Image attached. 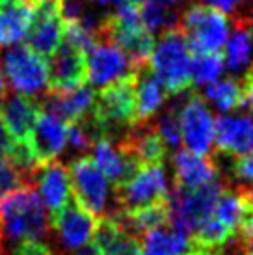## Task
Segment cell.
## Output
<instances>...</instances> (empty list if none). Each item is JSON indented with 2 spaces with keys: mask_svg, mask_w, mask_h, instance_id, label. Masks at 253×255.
Wrapping results in <instances>:
<instances>
[{
  "mask_svg": "<svg viewBox=\"0 0 253 255\" xmlns=\"http://www.w3.org/2000/svg\"><path fill=\"white\" fill-rule=\"evenodd\" d=\"M0 199H2V196H0Z\"/></svg>",
  "mask_w": 253,
  "mask_h": 255,
  "instance_id": "obj_43",
  "label": "cell"
},
{
  "mask_svg": "<svg viewBox=\"0 0 253 255\" xmlns=\"http://www.w3.org/2000/svg\"><path fill=\"white\" fill-rule=\"evenodd\" d=\"M39 110L41 108L37 105V101L21 95V93L4 99V103L0 105V121L13 142L28 140L30 130L34 127Z\"/></svg>",
  "mask_w": 253,
  "mask_h": 255,
  "instance_id": "obj_19",
  "label": "cell"
},
{
  "mask_svg": "<svg viewBox=\"0 0 253 255\" xmlns=\"http://www.w3.org/2000/svg\"><path fill=\"white\" fill-rule=\"evenodd\" d=\"M50 226L54 227L63 248L67 252H77L93 239L97 218L77 203H67L60 213L50 216Z\"/></svg>",
  "mask_w": 253,
  "mask_h": 255,
  "instance_id": "obj_13",
  "label": "cell"
},
{
  "mask_svg": "<svg viewBox=\"0 0 253 255\" xmlns=\"http://www.w3.org/2000/svg\"><path fill=\"white\" fill-rule=\"evenodd\" d=\"M214 145L227 158L253 153V116H220L214 121Z\"/></svg>",
  "mask_w": 253,
  "mask_h": 255,
  "instance_id": "obj_12",
  "label": "cell"
},
{
  "mask_svg": "<svg viewBox=\"0 0 253 255\" xmlns=\"http://www.w3.org/2000/svg\"><path fill=\"white\" fill-rule=\"evenodd\" d=\"M93 162L103 170L108 181L116 186L126 183L136 171L140 170V164L134 160L130 153L121 143L101 138L92 145Z\"/></svg>",
  "mask_w": 253,
  "mask_h": 255,
  "instance_id": "obj_17",
  "label": "cell"
},
{
  "mask_svg": "<svg viewBox=\"0 0 253 255\" xmlns=\"http://www.w3.org/2000/svg\"><path fill=\"white\" fill-rule=\"evenodd\" d=\"M6 95H7L6 78H4V75H2V69H0V105L4 103V99H6Z\"/></svg>",
  "mask_w": 253,
  "mask_h": 255,
  "instance_id": "obj_38",
  "label": "cell"
},
{
  "mask_svg": "<svg viewBox=\"0 0 253 255\" xmlns=\"http://www.w3.org/2000/svg\"><path fill=\"white\" fill-rule=\"evenodd\" d=\"M179 26L194 52H220L229 37L225 13L203 4L186 7L181 13Z\"/></svg>",
  "mask_w": 253,
  "mask_h": 255,
  "instance_id": "obj_5",
  "label": "cell"
},
{
  "mask_svg": "<svg viewBox=\"0 0 253 255\" xmlns=\"http://www.w3.org/2000/svg\"><path fill=\"white\" fill-rule=\"evenodd\" d=\"M22 186H32V184L9 158H2L0 160V196L4 198L6 194L22 188Z\"/></svg>",
  "mask_w": 253,
  "mask_h": 255,
  "instance_id": "obj_28",
  "label": "cell"
},
{
  "mask_svg": "<svg viewBox=\"0 0 253 255\" xmlns=\"http://www.w3.org/2000/svg\"><path fill=\"white\" fill-rule=\"evenodd\" d=\"M224 67V58L218 52H196L190 60V78L196 86H207L218 80Z\"/></svg>",
  "mask_w": 253,
  "mask_h": 255,
  "instance_id": "obj_26",
  "label": "cell"
},
{
  "mask_svg": "<svg viewBox=\"0 0 253 255\" xmlns=\"http://www.w3.org/2000/svg\"><path fill=\"white\" fill-rule=\"evenodd\" d=\"M186 255H220L218 250H203V248H196V246H192Z\"/></svg>",
  "mask_w": 253,
  "mask_h": 255,
  "instance_id": "obj_37",
  "label": "cell"
},
{
  "mask_svg": "<svg viewBox=\"0 0 253 255\" xmlns=\"http://www.w3.org/2000/svg\"><path fill=\"white\" fill-rule=\"evenodd\" d=\"M231 175L242 188L253 190V153L235 158L231 164Z\"/></svg>",
  "mask_w": 253,
  "mask_h": 255,
  "instance_id": "obj_29",
  "label": "cell"
},
{
  "mask_svg": "<svg viewBox=\"0 0 253 255\" xmlns=\"http://www.w3.org/2000/svg\"><path fill=\"white\" fill-rule=\"evenodd\" d=\"M69 170L71 194H75V201L86 213L93 214L95 218L103 216L110 201L112 183L108 181L103 170L93 162L90 156H80L73 160Z\"/></svg>",
  "mask_w": 253,
  "mask_h": 255,
  "instance_id": "obj_7",
  "label": "cell"
},
{
  "mask_svg": "<svg viewBox=\"0 0 253 255\" xmlns=\"http://www.w3.org/2000/svg\"><path fill=\"white\" fill-rule=\"evenodd\" d=\"M242 90H244V103L248 105V108L252 110L253 114V73H246V78H244V84H242Z\"/></svg>",
  "mask_w": 253,
  "mask_h": 255,
  "instance_id": "obj_34",
  "label": "cell"
},
{
  "mask_svg": "<svg viewBox=\"0 0 253 255\" xmlns=\"http://www.w3.org/2000/svg\"><path fill=\"white\" fill-rule=\"evenodd\" d=\"M69 123L52 110H39L28 136V145L41 164L56 160V156L67 145Z\"/></svg>",
  "mask_w": 253,
  "mask_h": 255,
  "instance_id": "obj_11",
  "label": "cell"
},
{
  "mask_svg": "<svg viewBox=\"0 0 253 255\" xmlns=\"http://www.w3.org/2000/svg\"><path fill=\"white\" fill-rule=\"evenodd\" d=\"M190 60H192V49L181 26H177L168 32H162L160 39L151 52L147 67L168 90V93L177 95L188 90L192 84Z\"/></svg>",
  "mask_w": 253,
  "mask_h": 255,
  "instance_id": "obj_2",
  "label": "cell"
},
{
  "mask_svg": "<svg viewBox=\"0 0 253 255\" xmlns=\"http://www.w3.org/2000/svg\"><path fill=\"white\" fill-rule=\"evenodd\" d=\"M134 97H136V123H145L153 120L156 112L164 107L168 99V90L145 65L136 73Z\"/></svg>",
  "mask_w": 253,
  "mask_h": 255,
  "instance_id": "obj_21",
  "label": "cell"
},
{
  "mask_svg": "<svg viewBox=\"0 0 253 255\" xmlns=\"http://www.w3.org/2000/svg\"><path fill=\"white\" fill-rule=\"evenodd\" d=\"M156 134L160 136V140L166 143V147L177 149L183 143L181 138V118H179V107H169L168 110L153 120Z\"/></svg>",
  "mask_w": 253,
  "mask_h": 255,
  "instance_id": "obj_27",
  "label": "cell"
},
{
  "mask_svg": "<svg viewBox=\"0 0 253 255\" xmlns=\"http://www.w3.org/2000/svg\"><path fill=\"white\" fill-rule=\"evenodd\" d=\"M34 184L39 190V199L47 207L50 216L60 213L71 199V179L67 166L58 160H50L39 166Z\"/></svg>",
  "mask_w": 253,
  "mask_h": 255,
  "instance_id": "obj_14",
  "label": "cell"
},
{
  "mask_svg": "<svg viewBox=\"0 0 253 255\" xmlns=\"http://www.w3.org/2000/svg\"><path fill=\"white\" fill-rule=\"evenodd\" d=\"M32 21L28 28V47L43 58H50L63 41L62 0H30Z\"/></svg>",
  "mask_w": 253,
  "mask_h": 255,
  "instance_id": "obj_8",
  "label": "cell"
},
{
  "mask_svg": "<svg viewBox=\"0 0 253 255\" xmlns=\"http://www.w3.org/2000/svg\"><path fill=\"white\" fill-rule=\"evenodd\" d=\"M242 244H244V242H242ZM242 255H253V244H244Z\"/></svg>",
  "mask_w": 253,
  "mask_h": 255,
  "instance_id": "obj_39",
  "label": "cell"
},
{
  "mask_svg": "<svg viewBox=\"0 0 253 255\" xmlns=\"http://www.w3.org/2000/svg\"><path fill=\"white\" fill-rule=\"evenodd\" d=\"M2 239L11 242L41 241L50 231L45 205L34 186H22L0 199Z\"/></svg>",
  "mask_w": 253,
  "mask_h": 255,
  "instance_id": "obj_1",
  "label": "cell"
},
{
  "mask_svg": "<svg viewBox=\"0 0 253 255\" xmlns=\"http://www.w3.org/2000/svg\"><path fill=\"white\" fill-rule=\"evenodd\" d=\"M126 2H130V4H134V6H138V7H140L141 4L145 2V0H126Z\"/></svg>",
  "mask_w": 253,
  "mask_h": 255,
  "instance_id": "obj_41",
  "label": "cell"
},
{
  "mask_svg": "<svg viewBox=\"0 0 253 255\" xmlns=\"http://www.w3.org/2000/svg\"><path fill=\"white\" fill-rule=\"evenodd\" d=\"M181 138L184 147L201 156H209L214 145V116L205 105V99L192 93L179 108Z\"/></svg>",
  "mask_w": 253,
  "mask_h": 255,
  "instance_id": "obj_9",
  "label": "cell"
},
{
  "mask_svg": "<svg viewBox=\"0 0 253 255\" xmlns=\"http://www.w3.org/2000/svg\"><path fill=\"white\" fill-rule=\"evenodd\" d=\"M169 198V183L166 164L141 166L126 183L116 186L114 213H136L147 207L166 203Z\"/></svg>",
  "mask_w": 253,
  "mask_h": 255,
  "instance_id": "obj_3",
  "label": "cell"
},
{
  "mask_svg": "<svg viewBox=\"0 0 253 255\" xmlns=\"http://www.w3.org/2000/svg\"><path fill=\"white\" fill-rule=\"evenodd\" d=\"M2 242H4V239H2V231H0V254H2Z\"/></svg>",
  "mask_w": 253,
  "mask_h": 255,
  "instance_id": "obj_42",
  "label": "cell"
},
{
  "mask_svg": "<svg viewBox=\"0 0 253 255\" xmlns=\"http://www.w3.org/2000/svg\"><path fill=\"white\" fill-rule=\"evenodd\" d=\"M141 237V255H186L192 250L188 235L177 231L169 224L149 229Z\"/></svg>",
  "mask_w": 253,
  "mask_h": 255,
  "instance_id": "obj_23",
  "label": "cell"
},
{
  "mask_svg": "<svg viewBox=\"0 0 253 255\" xmlns=\"http://www.w3.org/2000/svg\"><path fill=\"white\" fill-rule=\"evenodd\" d=\"M32 7L28 0H0V47L22 41L30 28Z\"/></svg>",
  "mask_w": 253,
  "mask_h": 255,
  "instance_id": "obj_22",
  "label": "cell"
},
{
  "mask_svg": "<svg viewBox=\"0 0 253 255\" xmlns=\"http://www.w3.org/2000/svg\"><path fill=\"white\" fill-rule=\"evenodd\" d=\"M11 255H54V252L41 241H24L17 244Z\"/></svg>",
  "mask_w": 253,
  "mask_h": 255,
  "instance_id": "obj_30",
  "label": "cell"
},
{
  "mask_svg": "<svg viewBox=\"0 0 253 255\" xmlns=\"http://www.w3.org/2000/svg\"><path fill=\"white\" fill-rule=\"evenodd\" d=\"M93 244L101 255H141L140 237L130 233L114 216H103L97 222Z\"/></svg>",
  "mask_w": 253,
  "mask_h": 255,
  "instance_id": "obj_18",
  "label": "cell"
},
{
  "mask_svg": "<svg viewBox=\"0 0 253 255\" xmlns=\"http://www.w3.org/2000/svg\"><path fill=\"white\" fill-rule=\"evenodd\" d=\"M134 71H138V67H134L125 50L110 41H99L86 54V78L95 88H105Z\"/></svg>",
  "mask_w": 253,
  "mask_h": 255,
  "instance_id": "obj_10",
  "label": "cell"
},
{
  "mask_svg": "<svg viewBox=\"0 0 253 255\" xmlns=\"http://www.w3.org/2000/svg\"><path fill=\"white\" fill-rule=\"evenodd\" d=\"M252 73H253V71H252Z\"/></svg>",
  "mask_w": 253,
  "mask_h": 255,
  "instance_id": "obj_45",
  "label": "cell"
},
{
  "mask_svg": "<svg viewBox=\"0 0 253 255\" xmlns=\"http://www.w3.org/2000/svg\"><path fill=\"white\" fill-rule=\"evenodd\" d=\"M97 93L92 86H78L67 92H49L47 95V110L62 116L67 123L84 120L95 107Z\"/></svg>",
  "mask_w": 253,
  "mask_h": 255,
  "instance_id": "obj_20",
  "label": "cell"
},
{
  "mask_svg": "<svg viewBox=\"0 0 253 255\" xmlns=\"http://www.w3.org/2000/svg\"><path fill=\"white\" fill-rule=\"evenodd\" d=\"M203 6H211L214 9H220L222 13H237L239 7L246 0H199Z\"/></svg>",
  "mask_w": 253,
  "mask_h": 255,
  "instance_id": "obj_31",
  "label": "cell"
},
{
  "mask_svg": "<svg viewBox=\"0 0 253 255\" xmlns=\"http://www.w3.org/2000/svg\"><path fill=\"white\" fill-rule=\"evenodd\" d=\"M11 151H13V140H11V136L7 134L6 127L0 121V160L2 158H9Z\"/></svg>",
  "mask_w": 253,
  "mask_h": 255,
  "instance_id": "obj_33",
  "label": "cell"
},
{
  "mask_svg": "<svg viewBox=\"0 0 253 255\" xmlns=\"http://www.w3.org/2000/svg\"><path fill=\"white\" fill-rule=\"evenodd\" d=\"M73 255H101V252L95 248V244H86L82 248H78L77 252H73Z\"/></svg>",
  "mask_w": 253,
  "mask_h": 255,
  "instance_id": "obj_36",
  "label": "cell"
},
{
  "mask_svg": "<svg viewBox=\"0 0 253 255\" xmlns=\"http://www.w3.org/2000/svg\"><path fill=\"white\" fill-rule=\"evenodd\" d=\"M237 19L246 26L248 34H250V37H252V41H253V9H250L246 15H237Z\"/></svg>",
  "mask_w": 253,
  "mask_h": 255,
  "instance_id": "obj_35",
  "label": "cell"
},
{
  "mask_svg": "<svg viewBox=\"0 0 253 255\" xmlns=\"http://www.w3.org/2000/svg\"><path fill=\"white\" fill-rule=\"evenodd\" d=\"M222 188L224 184L220 181H214L194 190L175 188L168 198V224L175 227L177 231L192 237L197 231V227L211 216Z\"/></svg>",
  "mask_w": 253,
  "mask_h": 255,
  "instance_id": "obj_4",
  "label": "cell"
},
{
  "mask_svg": "<svg viewBox=\"0 0 253 255\" xmlns=\"http://www.w3.org/2000/svg\"><path fill=\"white\" fill-rule=\"evenodd\" d=\"M171 162H173L175 188L194 190V188L218 181L220 170L216 166V160H211L209 156L196 155L188 149H183L173 155Z\"/></svg>",
  "mask_w": 253,
  "mask_h": 255,
  "instance_id": "obj_16",
  "label": "cell"
},
{
  "mask_svg": "<svg viewBox=\"0 0 253 255\" xmlns=\"http://www.w3.org/2000/svg\"><path fill=\"white\" fill-rule=\"evenodd\" d=\"M224 64L235 75H240L248 69V65L252 64L253 54V41L248 34L246 26L237 19L235 21V30L231 37H227L224 45Z\"/></svg>",
  "mask_w": 253,
  "mask_h": 255,
  "instance_id": "obj_24",
  "label": "cell"
},
{
  "mask_svg": "<svg viewBox=\"0 0 253 255\" xmlns=\"http://www.w3.org/2000/svg\"><path fill=\"white\" fill-rule=\"evenodd\" d=\"M239 239L244 244H253V209L248 213V216L244 218L242 226H240Z\"/></svg>",
  "mask_w": 253,
  "mask_h": 255,
  "instance_id": "obj_32",
  "label": "cell"
},
{
  "mask_svg": "<svg viewBox=\"0 0 253 255\" xmlns=\"http://www.w3.org/2000/svg\"><path fill=\"white\" fill-rule=\"evenodd\" d=\"M2 75L13 92L26 97L49 88V62L24 45H15L2 56Z\"/></svg>",
  "mask_w": 253,
  "mask_h": 255,
  "instance_id": "obj_6",
  "label": "cell"
},
{
  "mask_svg": "<svg viewBox=\"0 0 253 255\" xmlns=\"http://www.w3.org/2000/svg\"><path fill=\"white\" fill-rule=\"evenodd\" d=\"M0 255H4V254H0Z\"/></svg>",
  "mask_w": 253,
  "mask_h": 255,
  "instance_id": "obj_44",
  "label": "cell"
},
{
  "mask_svg": "<svg viewBox=\"0 0 253 255\" xmlns=\"http://www.w3.org/2000/svg\"><path fill=\"white\" fill-rule=\"evenodd\" d=\"M203 99L214 105L220 112H231L244 107V90H242V84L235 78L214 80L205 86Z\"/></svg>",
  "mask_w": 253,
  "mask_h": 255,
  "instance_id": "obj_25",
  "label": "cell"
},
{
  "mask_svg": "<svg viewBox=\"0 0 253 255\" xmlns=\"http://www.w3.org/2000/svg\"><path fill=\"white\" fill-rule=\"evenodd\" d=\"M92 2H95V4H110V2H118V0H92Z\"/></svg>",
  "mask_w": 253,
  "mask_h": 255,
  "instance_id": "obj_40",
  "label": "cell"
},
{
  "mask_svg": "<svg viewBox=\"0 0 253 255\" xmlns=\"http://www.w3.org/2000/svg\"><path fill=\"white\" fill-rule=\"evenodd\" d=\"M86 80V54L62 43L50 56L49 92H67L82 86Z\"/></svg>",
  "mask_w": 253,
  "mask_h": 255,
  "instance_id": "obj_15",
  "label": "cell"
}]
</instances>
